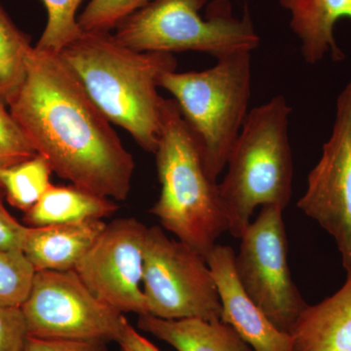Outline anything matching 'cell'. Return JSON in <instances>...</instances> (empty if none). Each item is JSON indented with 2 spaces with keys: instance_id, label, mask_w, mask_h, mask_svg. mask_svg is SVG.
I'll use <instances>...</instances> for the list:
<instances>
[{
  "instance_id": "1",
  "label": "cell",
  "mask_w": 351,
  "mask_h": 351,
  "mask_svg": "<svg viewBox=\"0 0 351 351\" xmlns=\"http://www.w3.org/2000/svg\"><path fill=\"white\" fill-rule=\"evenodd\" d=\"M8 110L59 177L95 195L127 199L133 156L58 54L34 47Z\"/></svg>"
},
{
  "instance_id": "2",
  "label": "cell",
  "mask_w": 351,
  "mask_h": 351,
  "mask_svg": "<svg viewBox=\"0 0 351 351\" xmlns=\"http://www.w3.org/2000/svg\"><path fill=\"white\" fill-rule=\"evenodd\" d=\"M58 56L110 123L125 129L145 152L154 154L160 137L164 99L159 78L176 71L174 54L138 52L110 32H85Z\"/></svg>"
},
{
  "instance_id": "3",
  "label": "cell",
  "mask_w": 351,
  "mask_h": 351,
  "mask_svg": "<svg viewBox=\"0 0 351 351\" xmlns=\"http://www.w3.org/2000/svg\"><path fill=\"white\" fill-rule=\"evenodd\" d=\"M160 195L149 210L164 230L207 258L228 218L219 184L210 178L195 138L174 99H164L154 152Z\"/></svg>"
},
{
  "instance_id": "4",
  "label": "cell",
  "mask_w": 351,
  "mask_h": 351,
  "mask_svg": "<svg viewBox=\"0 0 351 351\" xmlns=\"http://www.w3.org/2000/svg\"><path fill=\"white\" fill-rule=\"evenodd\" d=\"M292 108L282 95L249 112L219 184L228 232L240 239L258 206L285 209L292 197L293 157L289 141Z\"/></svg>"
},
{
  "instance_id": "5",
  "label": "cell",
  "mask_w": 351,
  "mask_h": 351,
  "mask_svg": "<svg viewBox=\"0 0 351 351\" xmlns=\"http://www.w3.org/2000/svg\"><path fill=\"white\" fill-rule=\"evenodd\" d=\"M251 51L219 58L201 71H167L159 87L167 90L199 147L208 175L217 182L248 115Z\"/></svg>"
},
{
  "instance_id": "6",
  "label": "cell",
  "mask_w": 351,
  "mask_h": 351,
  "mask_svg": "<svg viewBox=\"0 0 351 351\" xmlns=\"http://www.w3.org/2000/svg\"><path fill=\"white\" fill-rule=\"evenodd\" d=\"M207 0H149L122 21L114 36L138 52L195 51L219 59L260 45L248 6L235 17L228 0H214L203 18Z\"/></svg>"
},
{
  "instance_id": "7",
  "label": "cell",
  "mask_w": 351,
  "mask_h": 351,
  "mask_svg": "<svg viewBox=\"0 0 351 351\" xmlns=\"http://www.w3.org/2000/svg\"><path fill=\"white\" fill-rule=\"evenodd\" d=\"M143 292L147 314L161 319L221 320V299L206 258L161 226L147 228Z\"/></svg>"
},
{
  "instance_id": "8",
  "label": "cell",
  "mask_w": 351,
  "mask_h": 351,
  "mask_svg": "<svg viewBox=\"0 0 351 351\" xmlns=\"http://www.w3.org/2000/svg\"><path fill=\"white\" fill-rule=\"evenodd\" d=\"M283 211L277 205L262 207L240 237L234 265L245 292L279 330L291 334L308 304L291 276Z\"/></svg>"
},
{
  "instance_id": "9",
  "label": "cell",
  "mask_w": 351,
  "mask_h": 351,
  "mask_svg": "<svg viewBox=\"0 0 351 351\" xmlns=\"http://www.w3.org/2000/svg\"><path fill=\"white\" fill-rule=\"evenodd\" d=\"M29 337L119 341L123 314L97 299L75 270L36 271L21 306Z\"/></svg>"
},
{
  "instance_id": "10",
  "label": "cell",
  "mask_w": 351,
  "mask_h": 351,
  "mask_svg": "<svg viewBox=\"0 0 351 351\" xmlns=\"http://www.w3.org/2000/svg\"><path fill=\"white\" fill-rule=\"evenodd\" d=\"M298 208L334 239L351 269V75L337 100L332 135L307 178Z\"/></svg>"
},
{
  "instance_id": "11",
  "label": "cell",
  "mask_w": 351,
  "mask_h": 351,
  "mask_svg": "<svg viewBox=\"0 0 351 351\" xmlns=\"http://www.w3.org/2000/svg\"><path fill=\"white\" fill-rule=\"evenodd\" d=\"M147 228L135 218L113 219L73 269L97 299L122 314L147 313L143 292Z\"/></svg>"
},
{
  "instance_id": "12",
  "label": "cell",
  "mask_w": 351,
  "mask_h": 351,
  "mask_svg": "<svg viewBox=\"0 0 351 351\" xmlns=\"http://www.w3.org/2000/svg\"><path fill=\"white\" fill-rule=\"evenodd\" d=\"M230 246L217 243L206 260L221 299V321L230 325L255 351H294V341L269 319L242 287Z\"/></svg>"
},
{
  "instance_id": "13",
  "label": "cell",
  "mask_w": 351,
  "mask_h": 351,
  "mask_svg": "<svg viewBox=\"0 0 351 351\" xmlns=\"http://www.w3.org/2000/svg\"><path fill=\"white\" fill-rule=\"evenodd\" d=\"M107 223L103 219L27 226L22 251L34 270H73Z\"/></svg>"
},
{
  "instance_id": "14",
  "label": "cell",
  "mask_w": 351,
  "mask_h": 351,
  "mask_svg": "<svg viewBox=\"0 0 351 351\" xmlns=\"http://www.w3.org/2000/svg\"><path fill=\"white\" fill-rule=\"evenodd\" d=\"M343 287L307 306L291 331L294 351H351V269Z\"/></svg>"
},
{
  "instance_id": "15",
  "label": "cell",
  "mask_w": 351,
  "mask_h": 351,
  "mask_svg": "<svg viewBox=\"0 0 351 351\" xmlns=\"http://www.w3.org/2000/svg\"><path fill=\"white\" fill-rule=\"evenodd\" d=\"M291 13V29L301 40L306 63L317 64L327 54L332 61L341 62L345 54L334 36L339 19L351 20V0H279Z\"/></svg>"
},
{
  "instance_id": "16",
  "label": "cell",
  "mask_w": 351,
  "mask_h": 351,
  "mask_svg": "<svg viewBox=\"0 0 351 351\" xmlns=\"http://www.w3.org/2000/svg\"><path fill=\"white\" fill-rule=\"evenodd\" d=\"M138 328L178 351H255L230 325L221 320H166L142 314L138 317Z\"/></svg>"
},
{
  "instance_id": "17",
  "label": "cell",
  "mask_w": 351,
  "mask_h": 351,
  "mask_svg": "<svg viewBox=\"0 0 351 351\" xmlns=\"http://www.w3.org/2000/svg\"><path fill=\"white\" fill-rule=\"evenodd\" d=\"M114 200L97 195L75 184H52L32 209L25 212L27 226L61 225L101 219L119 210Z\"/></svg>"
},
{
  "instance_id": "18",
  "label": "cell",
  "mask_w": 351,
  "mask_h": 351,
  "mask_svg": "<svg viewBox=\"0 0 351 351\" xmlns=\"http://www.w3.org/2000/svg\"><path fill=\"white\" fill-rule=\"evenodd\" d=\"M34 47L0 3V103L7 107L24 82Z\"/></svg>"
},
{
  "instance_id": "19",
  "label": "cell",
  "mask_w": 351,
  "mask_h": 351,
  "mask_svg": "<svg viewBox=\"0 0 351 351\" xmlns=\"http://www.w3.org/2000/svg\"><path fill=\"white\" fill-rule=\"evenodd\" d=\"M52 173L49 163L39 154L0 169V184L9 204L25 213L29 211L52 186Z\"/></svg>"
},
{
  "instance_id": "20",
  "label": "cell",
  "mask_w": 351,
  "mask_h": 351,
  "mask_svg": "<svg viewBox=\"0 0 351 351\" xmlns=\"http://www.w3.org/2000/svg\"><path fill=\"white\" fill-rule=\"evenodd\" d=\"M83 0H43L47 11V23L36 49L59 54L60 51L82 34L76 17Z\"/></svg>"
},
{
  "instance_id": "21",
  "label": "cell",
  "mask_w": 351,
  "mask_h": 351,
  "mask_svg": "<svg viewBox=\"0 0 351 351\" xmlns=\"http://www.w3.org/2000/svg\"><path fill=\"white\" fill-rule=\"evenodd\" d=\"M36 270L23 251L0 249V304L22 306Z\"/></svg>"
},
{
  "instance_id": "22",
  "label": "cell",
  "mask_w": 351,
  "mask_h": 351,
  "mask_svg": "<svg viewBox=\"0 0 351 351\" xmlns=\"http://www.w3.org/2000/svg\"><path fill=\"white\" fill-rule=\"evenodd\" d=\"M149 0H90L78 16V24L85 32H110L126 17Z\"/></svg>"
},
{
  "instance_id": "23",
  "label": "cell",
  "mask_w": 351,
  "mask_h": 351,
  "mask_svg": "<svg viewBox=\"0 0 351 351\" xmlns=\"http://www.w3.org/2000/svg\"><path fill=\"white\" fill-rule=\"evenodd\" d=\"M36 154L8 107L0 103V169L23 162Z\"/></svg>"
},
{
  "instance_id": "24",
  "label": "cell",
  "mask_w": 351,
  "mask_h": 351,
  "mask_svg": "<svg viewBox=\"0 0 351 351\" xmlns=\"http://www.w3.org/2000/svg\"><path fill=\"white\" fill-rule=\"evenodd\" d=\"M29 337L21 306L0 304V351H25Z\"/></svg>"
},
{
  "instance_id": "25",
  "label": "cell",
  "mask_w": 351,
  "mask_h": 351,
  "mask_svg": "<svg viewBox=\"0 0 351 351\" xmlns=\"http://www.w3.org/2000/svg\"><path fill=\"white\" fill-rule=\"evenodd\" d=\"M3 195H5L0 184V249L22 251L27 226L22 225L7 211Z\"/></svg>"
},
{
  "instance_id": "26",
  "label": "cell",
  "mask_w": 351,
  "mask_h": 351,
  "mask_svg": "<svg viewBox=\"0 0 351 351\" xmlns=\"http://www.w3.org/2000/svg\"><path fill=\"white\" fill-rule=\"evenodd\" d=\"M25 351H108L105 343L71 339H44L29 337Z\"/></svg>"
},
{
  "instance_id": "27",
  "label": "cell",
  "mask_w": 351,
  "mask_h": 351,
  "mask_svg": "<svg viewBox=\"0 0 351 351\" xmlns=\"http://www.w3.org/2000/svg\"><path fill=\"white\" fill-rule=\"evenodd\" d=\"M120 351H161L126 321L119 339Z\"/></svg>"
}]
</instances>
